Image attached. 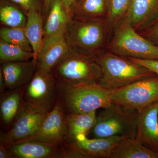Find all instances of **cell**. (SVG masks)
I'll use <instances>...</instances> for the list:
<instances>
[{
  "mask_svg": "<svg viewBox=\"0 0 158 158\" xmlns=\"http://www.w3.org/2000/svg\"><path fill=\"white\" fill-rule=\"evenodd\" d=\"M65 37L69 51L95 57L106 50L110 34L106 20L80 21L71 19Z\"/></svg>",
  "mask_w": 158,
  "mask_h": 158,
  "instance_id": "obj_1",
  "label": "cell"
},
{
  "mask_svg": "<svg viewBox=\"0 0 158 158\" xmlns=\"http://www.w3.org/2000/svg\"><path fill=\"white\" fill-rule=\"evenodd\" d=\"M59 100L66 114L88 113L112 103L113 90L98 82L71 85L58 83Z\"/></svg>",
  "mask_w": 158,
  "mask_h": 158,
  "instance_id": "obj_2",
  "label": "cell"
},
{
  "mask_svg": "<svg viewBox=\"0 0 158 158\" xmlns=\"http://www.w3.org/2000/svg\"><path fill=\"white\" fill-rule=\"evenodd\" d=\"M100 65L101 78L98 83L106 88L115 90L139 81L157 76L142 65L127 57L113 53L107 50L95 57Z\"/></svg>",
  "mask_w": 158,
  "mask_h": 158,
  "instance_id": "obj_3",
  "label": "cell"
},
{
  "mask_svg": "<svg viewBox=\"0 0 158 158\" xmlns=\"http://www.w3.org/2000/svg\"><path fill=\"white\" fill-rule=\"evenodd\" d=\"M107 50L127 58L158 60V45L141 36L125 19L113 30Z\"/></svg>",
  "mask_w": 158,
  "mask_h": 158,
  "instance_id": "obj_4",
  "label": "cell"
},
{
  "mask_svg": "<svg viewBox=\"0 0 158 158\" xmlns=\"http://www.w3.org/2000/svg\"><path fill=\"white\" fill-rule=\"evenodd\" d=\"M138 116L136 110L112 103L97 116L89 134L92 138L116 136L135 138Z\"/></svg>",
  "mask_w": 158,
  "mask_h": 158,
  "instance_id": "obj_5",
  "label": "cell"
},
{
  "mask_svg": "<svg viewBox=\"0 0 158 158\" xmlns=\"http://www.w3.org/2000/svg\"><path fill=\"white\" fill-rule=\"evenodd\" d=\"M52 74L58 83L76 85L98 82L102 71L95 57L69 51L54 69Z\"/></svg>",
  "mask_w": 158,
  "mask_h": 158,
  "instance_id": "obj_6",
  "label": "cell"
},
{
  "mask_svg": "<svg viewBox=\"0 0 158 158\" xmlns=\"http://www.w3.org/2000/svg\"><path fill=\"white\" fill-rule=\"evenodd\" d=\"M111 101L123 107L140 112L158 101V76L113 90Z\"/></svg>",
  "mask_w": 158,
  "mask_h": 158,
  "instance_id": "obj_7",
  "label": "cell"
},
{
  "mask_svg": "<svg viewBox=\"0 0 158 158\" xmlns=\"http://www.w3.org/2000/svg\"><path fill=\"white\" fill-rule=\"evenodd\" d=\"M59 97V85L52 73L37 70L31 81L23 88L25 104L49 112L56 104Z\"/></svg>",
  "mask_w": 158,
  "mask_h": 158,
  "instance_id": "obj_8",
  "label": "cell"
},
{
  "mask_svg": "<svg viewBox=\"0 0 158 158\" xmlns=\"http://www.w3.org/2000/svg\"><path fill=\"white\" fill-rule=\"evenodd\" d=\"M125 136L89 138L81 135L62 144V158H110L116 145Z\"/></svg>",
  "mask_w": 158,
  "mask_h": 158,
  "instance_id": "obj_9",
  "label": "cell"
},
{
  "mask_svg": "<svg viewBox=\"0 0 158 158\" xmlns=\"http://www.w3.org/2000/svg\"><path fill=\"white\" fill-rule=\"evenodd\" d=\"M49 112L24 104L11 127L1 133L0 141L9 144L31 138L37 132Z\"/></svg>",
  "mask_w": 158,
  "mask_h": 158,
  "instance_id": "obj_10",
  "label": "cell"
},
{
  "mask_svg": "<svg viewBox=\"0 0 158 158\" xmlns=\"http://www.w3.org/2000/svg\"><path fill=\"white\" fill-rule=\"evenodd\" d=\"M65 116V111L58 100L53 109L44 118L37 132L31 138L22 141L34 140L54 145H62L67 140Z\"/></svg>",
  "mask_w": 158,
  "mask_h": 158,
  "instance_id": "obj_11",
  "label": "cell"
},
{
  "mask_svg": "<svg viewBox=\"0 0 158 158\" xmlns=\"http://www.w3.org/2000/svg\"><path fill=\"white\" fill-rule=\"evenodd\" d=\"M65 31L44 40L36 59L37 71L44 73H52L58 63L68 54L69 49L65 37Z\"/></svg>",
  "mask_w": 158,
  "mask_h": 158,
  "instance_id": "obj_12",
  "label": "cell"
},
{
  "mask_svg": "<svg viewBox=\"0 0 158 158\" xmlns=\"http://www.w3.org/2000/svg\"><path fill=\"white\" fill-rule=\"evenodd\" d=\"M135 138L148 149L158 153V101L138 112Z\"/></svg>",
  "mask_w": 158,
  "mask_h": 158,
  "instance_id": "obj_13",
  "label": "cell"
},
{
  "mask_svg": "<svg viewBox=\"0 0 158 158\" xmlns=\"http://www.w3.org/2000/svg\"><path fill=\"white\" fill-rule=\"evenodd\" d=\"M4 144L12 158H62V145L34 140Z\"/></svg>",
  "mask_w": 158,
  "mask_h": 158,
  "instance_id": "obj_14",
  "label": "cell"
},
{
  "mask_svg": "<svg viewBox=\"0 0 158 158\" xmlns=\"http://www.w3.org/2000/svg\"><path fill=\"white\" fill-rule=\"evenodd\" d=\"M36 71L37 62L34 59L1 64L0 72L4 78L6 90L24 87L31 81Z\"/></svg>",
  "mask_w": 158,
  "mask_h": 158,
  "instance_id": "obj_15",
  "label": "cell"
},
{
  "mask_svg": "<svg viewBox=\"0 0 158 158\" xmlns=\"http://www.w3.org/2000/svg\"><path fill=\"white\" fill-rule=\"evenodd\" d=\"M158 18V0H131L125 19L136 31L146 28Z\"/></svg>",
  "mask_w": 158,
  "mask_h": 158,
  "instance_id": "obj_16",
  "label": "cell"
},
{
  "mask_svg": "<svg viewBox=\"0 0 158 158\" xmlns=\"http://www.w3.org/2000/svg\"><path fill=\"white\" fill-rule=\"evenodd\" d=\"M108 0H75L71 6V19L80 21L106 20Z\"/></svg>",
  "mask_w": 158,
  "mask_h": 158,
  "instance_id": "obj_17",
  "label": "cell"
},
{
  "mask_svg": "<svg viewBox=\"0 0 158 158\" xmlns=\"http://www.w3.org/2000/svg\"><path fill=\"white\" fill-rule=\"evenodd\" d=\"M23 87L6 90L1 94V123L6 131L11 127L24 105L23 99Z\"/></svg>",
  "mask_w": 158,
  "mask_h": 158,
  "instance_id": "obj_18",
  "label": "cell"
},
{
  "mask_svg": "<svg viewBox=\"0 0 158 158\" xmlns=\"http://www.w3.org/2000/svg\"><path fill=\"white\" fill-rule=\"evenodd\" d=\"M44 26V40L62 31H65L71 19L70 15L62 0H52Z\"/></svg>",
  "mask_w": 158,
  "mask_h": 158,
  "instance_id": "obj_19",
  "label": "cell"
},
{
  "mask_svg": "<svg viewBox=\"0 0 158 158\" xmlns=\"http://www.w3.org/2000/svg\"><path fill=\"white\" fill-rule=\"evenodd\" d=\"M96 112L65 114L66 141L73 140L81 135L88 136L96 123Z\"/></svg>",
  "mask_w": 158,
  "mask_h": 158,
  "instance_id": "obj_20",
  "label": "cell"
},
{
  "mask_svg": "<svg viewBox=\"0 0 158 158\" xmlns=\"http://www.w3.org/2000/svg\"><path fill=\"white\" fill-rule=\"evenodd\" d=\"M110 158H158V153L145 147L135 138L127 137L116 145Z\"/></svg>",
  "mask_w": 158,
  "mask_h": 158,
  "instance_id": "obj_21",
  "label": "cell"
},
{
  "mask_svg": "<svg viewBox=\"0 0 158 158\" xmlns=\"http://www.w3.org/2000/svg\"><path fill=\"white\" fill-rule=\"evenodd\" d=\"M42 12L33 10L26 13L27 22L25 30L36 59L44 42V19Z\"/></svg>",
  "mask_w": 158,
  "mask_h": 158,
  "instance_id": "obj_22",
  "label": "cell"
},
{
  "mask_svg": "<svg viewBox=\"0 0 158 158\" xmlns=\"http://www.w3.org/2000/svg\"><path fill=\"white\" fill-rule=\"evenodd\" d=\"M27 14L23 9L6 1L1 0L0 21L5 27H25Z\"/></svg>",
  "mask_w": 158,
  "mask_h": 158,
  "instance_id": "obj_23",
  "label": "cell"
},
{
  "mask_svg": "<svg viewBox=\"0 0 158 158\" xmlns=\"http://www.w3.org/2000/svg\"><path fill=\"white\" fill-rule=\"evenodd\" d=\"M131 0H108V10L106 18L110 38L114 29L125 18Z\"/></svg>",
  "mask_w": 158,
  "mask_h": 158,
  "instance_id": "obj_24",
  "label": "cell"
},
{
  "mask_svg": "<svg viewBox=\"0 0 158 158\" xmlns=\"http://www.w3.org/2000/svg\"><path fill=\"white\" fill-rule=\"evenodd\" d=\"M33 52H28L15 44L0 40V62H6L27 61L34 59Z\"/></svg>",
  "mask_w": 158,
  "mask_h": 158,
  "instance_id": "obj_25",
  "label": "cell"
},
{
  "mask_svg": "<svg viewBox=\"0 0 158 158\" xmlns=\"http://www.w3.org/2000/svg\"><path fill=\"white\" fill-rule=\"evenodd\" d=\"M0 37L1 40L5 42L18 46L28 52H33L24 27H3L0 30Z\"/></svg>",
  "mask_w": 158,
  "mask_h": 158,
  "instance_id": "obj_26",
  "label": "cell"
},
{
  "mask_svg": "<svg viewBox=\"0 0 158 158\" xmlns=\"http://www.w3.org/2000/svg\"><path fill=\"white\" fill-rule=\"evenodd\" d=\"M23 9L26 13L35 10L42 12L44 10L45 0H6Z\"/></svg>",
  "mask_w": 158,
  "mask_h": 158,
  "instance_id": "obj_27",
  "label": "cell"
},
{
  "mask_svg": "<svg viewBox=\"0 0 158 158\" xmlns=\"http://www.w3.org/2000/svg\"><path fill=\"white\" fill-rule=\"evenodd\" d=\"M137 32L142 37L158 45V18L147 28Z\"/></svg>",
  "mask_w": 158,
  "mask_h": 158,
  "instance_id": "obj_28",
  "label": "cell"
},
{
  "mask_svg": "<svg viewBox=\"0 0 158 158\" xmlns=\"http://www.w3.org/2000/svg\"><path fill=\"white\" fill-rule=\"evenodd\" d=\"M131 61L147 68L158 76V60H146L133 58H127Z\"/></svg>",
  "mask_w": 158,
  "mask_h": 158,
  "instance_id": "obj_29",
  "label": "cell"
},
{
  "mask_svg": "<svg viewBox=\"0 0 158 158\" xmlns=\"http://www.w3.org/2000/svg\"><path fill=\"white\" fill-rule=\"evenodd\" d=\"M0 158H12L10 153L2 141H0Z\"/></svg>",
  "mask_w": 158,
  "mask_h": 158,
  "instance_id": "obj_30",
  "label": "cell"
},
{
  "mask_svg": "<svg viewBox=\"0 0 158 158\" xmlns=\"http://www.w3.org/2000/svg\"><path fill=\"white\" fill-rule=\"evenodd\" d=\"M75 0H62V2L63 3L64 6L67 11H68L70 15V9L71 6L72 5L73 3Z\"/></svg>",
  "mask_w": 158,
  "mask_h": 158,
  "instance_id": "obj_31",
  "label": "cell"
},
{
  "mask_svg": "<svg viewBox=\"0 0 158 158\" xmlns=\"http://www.w3.org/2000/svg\"><path fill=\"white\" fill-rule=\"evenodd\" d=\"M51 2H52V0H45L44 12L46 13V15L48 11L49 7L50 5Z\"/></svg>",
  "mask_w": 158,
  "mask_h": 158,
  "instance_id": "obj_32",
  "label": "cell"
}]
</instances>
